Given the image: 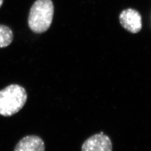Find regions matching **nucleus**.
I'll use <instances>...</instances> for the list:
<instances>
[{
  "mask_svg": "<svg viewBox=\"0 0 151 151\" xmlns=\"http://www.w3.org/2000/svg\"><path fill=\"white\" fill-rule=\"evenodd\" d=\"M81 151H113V143L103 132L92 135L84 142Z\"/></svg>",
  "mask_w": 151,
  "mask_h": 151,
  "instance_id": "obj_3",
  "label": "nucleus"
},
{
  "mask_svg": "<svg viewBox=\"0 0 151 151\" xmlns=\"http://www.w3.org/2000/svg\"><path fill=\"white\" fill-rule=\"evenodd\" d=\"M3 2H4V0H0V8H1V7L2 5Z\"/></svg>",
  "mask_w": 151,
  "mask_h": 151,
  "instance_id": "obj_7",
  "label": "nucleus"
},
{
  "mask_svg": "<svg viewBox=\"0 0 151 151\" xmlns=\"http://www.w3.org/2000/svg\"><path fill=\"white\" fill-rule=\"evenodd\" d=\"M27 99L25 89L19 85H11L0 91V115L9 117L24 107Z\"/></svg>",
  "mask_w": 151,
  "mask_h": 151,
  "instance_id": "obj_2",
  "label": "nucleus"
},
{
  "mask_svg": "<svg viewBox=\"0 0 151 151\" xmlns=\"http://www.w3.org/2000/svg\"><path fill=\"white\" fill-rule=\"evenodd\" d=\"M43 139L37 135L24 137L16 145L14 151H45Z\"/></svg>",
  "mask_w": 151,
  "mask_h": 151,
  "instance_id": "obj_5",
  "label": "nucleus"
},
{
  "mask_svg": "<svg viewBox=\"0 0 151 151\" xmlns=\"http://www.w3.org/2000/svg\"><path fill=\"white\" fill-rule=\"evenodd\" d=\"M14 34L11 29L4 25H0V48L8 47L12 42Z\"/></svg>",
  "mask_w": 151,
  "mask_h": 151,
  "instance_id": "obj_6",
  "label": "nucleus"
},
{
  "mask_svg": "<svg viewBox=\"0 0 151 151\" xmlns=\"http://www.w3.org/2000/svg\"><path fill=\"white\" fill-rule=\"evenodd\" d=\"M119 21L122 26L131 33H138L142 29V17L140 14L134 9H128L122 11L119 16Z\"/></svg>",
  "mask_w": 151,
  "mask_h": 151,
  "instance_id": "obj_4",
  "label": "nucleus"
},
{
  "mask_svg": "<svg viewBox=\"0 0 151 151\" xmlns=\"http://www.w3.org/2000/svg\"><path fill=\"white\" fill-rule=\"evenodd\" d=\"M52 0H37L32 5L28 17V26L32 32L42 34L50 27L54 15Z\"/></svg>",
  "mask_w": 151,
  "mask_h": 151,
  "instance_id": "obj_1",
  "label": "nucleus"
}]
</instances>
